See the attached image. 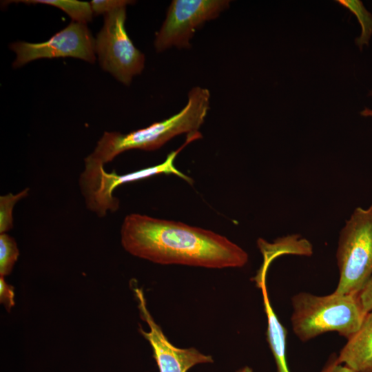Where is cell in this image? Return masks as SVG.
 <instances>
[{
    "instance_id": "obj_11",
    "label": "cell",
    "mask_w": 372,
    "mask_h": 372,
    "mask_svg": "<svg viewBox=\"0 0 372 372\" xmlns=\"http://www.w3.org/2000/svg\"><path fill=\"white\" fill-rule=\"evenodd\" d=\"M266 271H258L254 281L261 289L264 310L267 316V338L273 354L277 372H290L287 362V329L279 321L271 306L266 284Z\"/></svg>"
},
{
    "instance_id": "obj_18",
    "label": "cell",
    "mask_w": 372,
    "mask_h": 372,
    "mask_svg": "<svg viewBox=\"0 0 372 372\" xmlns=\"http://www.w3.org/2000/svg\"><path fill=\"white\" fill-rule=\"evenodd\" d=\"M0 302L8 311L14 305V287L8 285L3 276L0 278Z\"/></svg>"
},
{
    "instance_id": "obj_15",
    "label": "cell",
    "mask_w": 372,
    "mask_h": 372,
    "mask_svg": "<svg viewBox=\"0 0 372 372\" xmlns=\"http://www.w3.org/2000/svg\"><path fill=\"white\" fill-rule=\"evenodd\" d=\"M19 251L14 239L3 233L0 234V275H9L17 260Z\"/></svg>"
},
{
    "instance_id": "obj_8",
    "label": "cell",
    "mask_w": 372,
    "mask_h": 372,
    "mask_svg": "<svg viewBox=\"0 0 372 372\" xmlns=\"http://www.w3.org/2000/svg\"><path fill=\"white\" fill-rule=\"evenodd\" d=\"M10 48L16 53L14 68L34 60L73 57L91 63L95 61V40L86 23L72 21L46 41L14 42Z\"/></svg>"
},
{
    "instance_id": "obj_10",
    "label": "cell",
    "mask_w": 372,
    "mask_h": 372,
    "mask_svg": "<svg viewBox=\"0 0 372 372\" xmlns=\"http://www.w3.org/2000/svg\"><path fill=\"white\" fill-rule=\"evenodd\" d=\"M338 360L355 372H372V309L341 349Z\"/></svg>"
},
{
    "instance_id": "obj_9",
    "label": "cell",
    "mask_w": 372,
    "mask_h": 372,
    "mask_svg": "<svg viewBox=\"0 0 372 372\" xmlns=\"http://www.w3.org/2000/svg\"><path fill=\"white\" fill-rule=\"evenodd\" d=\"M133 291L142 320L149 329L145 331L140 327L139 331L151 345L159 372H187L195 365L214 362L211 355L203 354L194 347L181 349L173 345L150 314L142 289L134 287Z\"/></svg>"
},
{
    "instance_id": "obj_20",
    "label": "cell",
    "mask_w": 372,
    "mask_h": 372,
    "mask_svg": "<svg viewBox=\"0 0 372 372\" xmlns=\"http://www.w3.org/2000/svg\"><path fill=\"white\" fill-rule=\"evenodd\" d=\"M359 296L364 311L368 313L372 309V276Z\"/></svg>"
},
{
    "instance_id": "obj_16",
    "label": "cell",
    "mask_w": 372,
    "mask_h": 372,
    "mask_svg": "<svg viewBox=\"0 0 372 372\" xmlns=\"http://www.w3.org/2000/svg\"><path fill=\"white\" fill-rule=\"evenodd\" d=\"M29 188H26L19 193L8 194L0 196V233H6L13 227L12 210L16 203L21 199L26 197Z\"/></svg>"
},
{
    "instance_id": "obj_12",
    "label": "cell",
    "mask_w": 372,
    "mask_h": 372,
    "mask_svg": "<svg viewBox=\"0 0 372 372\" xmlns=\"http://www.w3.org/2000/svg\"><path fill=\"white\" fill-rule=\"evenodd\" d=\"M258 247L263 256V265L269 267L273 260L284 254L301 256H311L313 254L311 244L305 239H298V236H289L269 243L264 239L257 241Z\"/></svg>"
},
{
    "instance_id": "obj_5",
    "label": "cell",
    "mask_w": 372,
    "mask_h": 372,
    "mask_svg": "<svg viewBox=\"0 0 372 372\" xmlns=\"http://www.w3.org/2000/svg\"><path fill=\"white\" fill-rule=\"evenodd\" d=\"M199 132L187 134L186 141L178 149L171 152L161 164L131 173L120 175L107 172L104 165L84 160L85 167L79 176V187L87 208L99 217L107 211L114 212L119 208V200L113 195L114 189L123 184L137 181L158 174H173L192 184V179L175 167L178 154L189 143L201 138Z\"/></svg>"
},
{
    "instance_id": "obj_19",
    "label": "cell",
    "mask_w": 372,
    "mask_h": 372,
    "mask_svg": "<svg viewBox=\"0 0 372 372\" xmlns=\"http://www.w3.org/2000/svg\"><path fill=\"white\" fill-rule=\"evenodd\" d=\"M321 372H355L347 365L342 364L338 358V355H332Z\"/></svg>"
},
{
    "instance_id": "obj_4",
    "label": "cell",
    "mask_w": 372,
    "mask_h": 372,
    "mask_svg": "<svg viewBox=\"0 0 372 372\" xmlns=\"http://www.w3.org/2000/svg\"><path fill=\"white\" fill-rule=\"evenodd\" d=\"M336 260L340 277L334 292L360 294L372 276V205L356 207L346 220Z\"/></svg>"
},
{
    "instance_id": "obj_7",
    "label": "cell",
    "mask_w": 372,
    "mask_h": 372,
    "mask_svg": "<svg viewBox=\"0 0 372 372\" xmlns=\"http://www.w3.org/2000/svg\"><path fill=\"white\" fill-rule=\"evenodd\" d=\"M228 0H174L156 34L158 52L172 47L190 48V39L205 22L214 19L229 6Z\"/></svg>"
},
{
    "instance_id": "obj_14",
    "label": "cell",
    "mask_w": 372,
    "mask_h": 372,
    "mask_svg": "<svg viewBox=\"0 0 372 372\" xmlns=\"http://www.w3.org/2000/svg\"><path fill=\"white\" fill-rule=\"evenodd\" d=\"M336 2L347 8L356 16L362 28V33L360 37L355 39V43L362 50L364 44L369 45L372 34V14L366 10L361 1L337 0Z\"/></svg>"
},
{
    "instance_id": "obj_17",
    "label": "cell",
    "mask_w": 372,
    "mask_h": 372,
    "mask_svg": "<svg viewBox=\"0 0 372 372\" xmlns=\"http://www.w3.org/2000/svg\"><path fill=\"white\" fill-rule=\"evenodd\" d=\"M134 3L129 0H92L90 5L94 14H107L117 8Z\"/></svg>"
},
{
    "instance_id": "obj_1",
    "label": "cell",
    "mask_w": 372,
    "mask_h": 372,
    "mask_svg": "<svg viewBox=\"0 0 372 372\" xmlns=\"http://www.w3.org/2000/svg\"><path fill=\"white\" fill-rule=\"evenodd\" d=\"M121 240L130 254L161 265L222 269L242 267L249 259L242 248L212 231L140 214L125 217Z\"/></svg>"
},
{
    "instance_id": "obj_6",
    "label": "cell",
    "mask_w": 372,
    "mask_h": 372,
    "mask_svg": "<svg viewBox=\"0 0 372 372\" xmlns=\"http://www.w3.org/2000/svg\"><path fill=\"white\" fill-rule=\"evenodd\" d=\"M126 7L105 14L103 25L95 39V52L101 68L129 85L145 66V55L133 44L126 30Z\"/></svg>"
},
{
    "instance_id": "obj_21",
    "label": "cell",
    "mask_w": 372,
    "mask_h": 372,
    "mask_svg": "<svg viewBox=\"0 0 372 372\" xmlns=\"http://www.w3.org/2000/svg\"><path fill=\"white\" fill-rule=\"evenodd\" d=\"M370 95L372 96V91L370 93ZM360 114L364 116H372V110L365 108L363 111L360 112Z\"/></svg>"
},
{
    "instance_id": "obj_13",
    "label": "cell",
    "mask_w": 372,
    "mask_h": 372,
    "mask_svg": "<svg viewBox=\"0 0 372 372\" xmlns=\"http://www.w3.org/2000/svg\"><path fill=\"white\" fill-rule=\"evenodd\" d=\"M29 4H46L56 7L68 14L75 22L86 23L92 19L94 12L90 3L77 0H25L15 1Z\"/></svg>"
},
{
    "instance_id": "obj_22",
    "label": "cell",
    "mask_w": 372,
    "mask_h": 372,
    "mask_svg": "<svg viewBox=\"0 0 372 372\" xmlns=\"http://www.w3.org/2000/svg\"><path fill=\"white\" fill-rule=\"evenodd\" d=\"M236 372H253V369L248 366H245L238 369Z\"/></svg>"
},
{
    "instance_id": "obj_3",
    "label": "cell",
    "mask_w": 372,
    "mask_h": 372,
    "mask_svg": "<svg viewBox=\"0 0 372 372\" xmlns=\"http://www.w3.org/2000/svg\"><path fill=\"white\" fill-rule=\"evenodd\" d=\"M291 305L292 329L302 342L331 331L348 340L359 330L367 313L359 294L334 291L327 296L300 292L291 298Z\"/></svg>"
},
{
    "instance_id": "obj_2",
    "label": "cell",
    "mask_w": 372,
    "mask_h": 372,
    "mask_svg": "<svg viewBox=\"0 0 372 372\" xmlns=\"http://www.w3.org/2000/svg\"><path fill=\"white\" fill-rule=\"evenodd\" d=\"M209 90L196 86L189 91L186 105L177 114L126 134L105 132L85 160L104 165L127 150L153 151L178 135L198 132L209 109Z\"/></svg>"
}]
</instances>
